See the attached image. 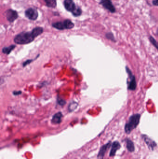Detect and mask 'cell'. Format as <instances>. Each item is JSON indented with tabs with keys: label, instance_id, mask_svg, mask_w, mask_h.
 Returning <instances> with one entry per match:
<instances>
[{
	"label": "cell",
	"instance_id": "obj_15",
	"mask_svg": "<svg viewBox=\"0 0 158 159\" xmlns=\"http://www.w3.org/2000/svg\"><path fill=\"white\" fill-rule=\"evenodd\" d=\"M45 3V5L48 8L55 9L57 5L56 0H43Z\"/></svg>",
	"mask_w": 158,
	"mask_h": 159
},
{
	"label": "cell",
	"instance_id": "obj_10",
	"mask_svg": "<svg viewBox=\"0 0 158 159\" xmlns=\"http://www.w3.org/2000/svg\"><path fill=\"white\" fill-rule=\"evenodd\" d=\"M120 147H121V145L118 141H115V142H113V143L112 145L111 150H110V154H109V156L110 157H113V156H115L116 152L118 149H120Z\"/></svg>",
	"mask_w": 158,
	"mask_h": 159
},
{
	"label": "cell",
	"instance_id": "obj_16",
	"mask_svg": "<svg viewBox=\"0 0 158 159\" xmlns=\"http://www.w3.org/2000/svg\"><path fill=\"white\" fill-rule=\"evenodd\" d=\"M15 47V45H12L8 47H3L2 49V52L5 54H9Z\"/></svg>",
	"mask_w": 158,
	"mask_h": 159
},
{
	"label": "cell",
	"instance_id": "obj_11",
	"mask_svg": "<svg viewBox=\"0 0 158 159\" xmlns=\"http://www.w3.org/2000/svg\"><path fill=\"white\" fill-rule=\"evenodd\" d=\"M143 138L144 139L147 145L148 146V147L151 149L153 150L154 147L156 146V144L154 141L152 140L151 139L148 138L147 136H143Z\"/></svg>",
	"mask_w": 158,
	"mask_h": 159
},
{
	"label": "cell",
	"instance_id": "obj_9",
	"mask_svg": "<svg viewBox=\"0 0 158 159\" xmlns=\"http://www.w3.org/2000/svg\"><path fill=\"white\" fill-rule=\"evenodd\" d=\"M63 114L60 112L56 113L52 117V123L54 124H59L62 122Z\"/></svg>",
	"mask_w": 158,
	"mask_h": 159
},
{
	"label": "cell",
	"instance_id": "obj_17",
	"mask_svg": "<svg viewBox=\"0 0 158 159\" xmlns=\"http://www.w3.org/2000/svg\"><path fill=\"white\" fill-rule=\"evenodd\" d=\"M126 142H127V148L129 151L130 152H134L135 150V146L133 141L127 139Z\"/></svg>",
	"mask_w": 158,
	"mask_h": 159
},
{
	"label": "cell",
	"instance_id": "obj_2",
	"mask_svg": "<svg viewBox=\"0 0 158 159\" xmlns=\"http://www.w3.org/2000/svg\"><path fill=\"white\" fill-rule=\"evenodd\" d=\"M140 118V115L139 114H135L131 116L125 126V132L129 134L132 131L136 129L139 123Z\"/></svg>",
	"mask_w": 158,
	"mask_h": 159
},
{
	"label": "cell",
	"instance_id": "obj_26",
	"mask_svg": "<svg viewBox=\"0 0 158 159\" xmlns=\"http://www.w3.org/2000/svg\"><path fill=\"white\" fill-rule=\"evenodd\" d=\"M156 33H157V35L158 36V28L157 29V31H156Z\"/></svg>",
	"mask_w": 158,
	"mask_h": 159
},
{
	"label": "cell",
	"instance_id": "obj_14",
	"mask_svg": "<svg viewBox=\"0 0 158 159\" xmlns=\"http://www.w3.org/2000/svg\"><path fill=\"white\" fill-rule=\"evenodd\" d=\"M63 22L66 29H71L74 27V23L70 19H66Z\"/></svg>",
	"mask_w": 158,
	"mask_h": 159
},
{
	"label": "cell",
	"instance_id": "obj_25",
	"mask_svg": "<svg viewBox=\"0 0 158 159\" xmlns=\"http://www.w3.org/2000/svg\"><path fill=\"white\" fill-rule=\"evenodd\" d=\"M152 3L154 6H158V0H153Z\"/></svg>",
	"mask_w": 158,
	"mask_h": 159
},
{
	"label": "cell",
	"instance_id": "obj_6",
	"mask_svg": "<svg viewBox=\"0 0 158 159\" xmlns=\"http://www.w3.org/2000/svg\"><path fill=\"white\" fill-rule=\"evenodd\" d=\"M126 70H127V73L129 74L130 79V81L128 84V88L129 90H135L136 88V78H135V76L133 75L132 73L131 72V71L129 69V68L127 67Z\"/></svg>",
	"mask_w": 158,
	"mask_h": 159
},
{
	"label": "cell",
	"instance_id": "obj_4",
	"mask_svg": "<svg viewBox=\"0 0 158 159\" xmlns=\"http://www.w3.org/2000/svg\"><path fill=\"white\" fill-rule=\"evenodd\" d=\"M4 15L9 22L13 23L18 18V13L16 10L12 9H8L5 11Z\"/></svg>",
	"mask_w": 158,
	"mask_h": 159
},
{
	"label": "cell",
	"instance_id": "obj_3",
	"mask_svg": "<svg viewBox=\"0 0 158 159\" xmlns=\"http://www.w3.org/2000/svg\"><path fill=\"white\" fill-rule=\"evenodd\" d=\"M25 15L29 20L35 21L38 18V11L35 8H29L26 9L25 12Z\"/></svg>",
	"mask_w": 158,
	"mask_h": 159
},
{
	"label": "cell",
	"instance_id": "obj_20",
	"mask_svg": "<svg viewBox=\"0 0 158 159\" xmlns=\"http://www.w3.org/2000/svg\"><path fill=\"white\" fill-rule=\"evenodd\" d=\"M149 41L151 43L156 47V49L158 50V43L156 41V40L152 36L149 37Z\"/></svg>",
	"mask_w": 158,
	"mask_h": 159
},
{
	"label": "cell",
	"instance_id": "obj_13",
	"mask_svg": "<svg viewBox=\"0 0 158 159\" xmlns=\"http://www.w3.org/2000/svg\"><path fill=\"white\" fill-rule=\"evenodd\" d=\"M32 32L34 34L35 37L36 38L37 37L39 36L43 33L44 29L42 27H37L34 28V29H32Z\"/></svg>",
	"mask_w": 158,
	"mask_h": 159
},
{
	"label": "cell",
	"instance_id": "obj_22",
	"mask_svg": "<svg viewBox=\"0 0 158 159\" xmlns=\"http://www.w3.org/2000/svg\"><path fill=\"white\" fill-rule=\"evenodd\" d=\"M33 60H34L32 59L28 60H26V61H24V62L23 63V66L26 67V66H27L28 65L30 64L33 61Z\"/></svg>",
	"mask_w": 158,
	"mask_h": 159
},
{
	"label": "cell",
	"instance_id": "obj_24",
	"mask_svg": "<svg viewBox=\"0 0 158 159\" xmlns=\"http://www.w3.org/2000/svg\"><path fill=\"white\" fill-rule=\"evenodd\" d=\"M22 92L21 91H15L13 92V94L14 95H20L22 94Z\"/></svg>",
	"mask_w": 158,
	"mask_h": 159
},
{
	"label": "cell",
	"instance_id": "obj_23",
	"mask_svg": "<svg viewBox=\"0 0 158 159\" xmlns=\"http://www.w3.org/2000/svg\"><path fill=\"white\" fill-rule=\"evenodd\" d=\"M58 102L59 103V105H61V106H63L66 104V101H64V100H62V99H59Z\"/></svg>",
	"mask_w": 158,
	"mask_h": 159
},
{
	"label": "cell",
	"instance_id": "obj_5",
	"mask_svg": "<svg viewBox=\"0 0 158 159\" xmlns=\"http://www.w3.org/2000/svg\"><path fill=\"white\" fill-rule=\"evenodd\" d=\"M99 4L102 5L103 7L112 13L116 12V8L112 3L111 0H101Z\"/></svg>",
	"mask_w": 158,
	"mask_h": 159
},
{
	"label": "cell",
	"instance_id": "obj_8",
	"mask_svg": "<svg viewBox=\"0 0 158 159\" xmlns=\"http://www.w3.org/2000/svg\"><path fill=\"white\" fill-rule=\"evenodd\" d=\"M110 146H111V142H110L103 146L99 150V153L97 155V158L103 159L107 150L110 147Z\"/></svg>",
	"mask_w": 158,
	"mask_h": 159
},
{
	"label": "cell",
	"instance_id": "obj_7",
	"mask_svg": "<svg viewBox=\"0 0 158 159\" xmlns=\"http://www.w3.org/2000/svg\"><path fill=\"white\" fill-rule=\"evenodd\" d=\"M63 4L65 9L71 13L73 12L77 7L73 0H64Z\"/></svg>",
	"mask_w": 158,
	"mask_h": 159
},
{
	"label": "cell",
	"instance_id": "obj_12",
	"mask_svg": "<svg viewBox=\"0 0 158 159\" xmlns=\"http://www.w3.org/2000/svg\"><path fill=\"white\" fill-rule=\"evenodd\" d=\"M52 26L53 28L59 30H63L66 29L64 22H56L52 23Z\"/></svg>",
	"mask_w": 158,
	"mask_h": 159
},
{
	"label": "cell",
	"instance_id": "obj_19",
	"mask_svg": "<svg viewBox=\"0 0 158 159\" xmlns=\"http://www.w3.org/2000/svg\"><path fill=\"white\" fill-rule=\"evenodd\" d=\"M78 104L76 102L71 103L68 106V109L70 112H72L73 111L76 109L78 107Z\"/></svg>",
	"mask_w": 158,
	"mask_h": 159
},
{
	"label": "cell",
	"instance_id": "obj_1",
	"mask_svg": "<svg viewBox=\"0 0 158 159\" xmlns=\"http://www.w3.org/2000/svg\"><path fill=\"white\" fill-rule=\"evenodd\" d=\"M35 38L32 31L30 32H22L15 36L14 41L17 44H27L33 42Z\"/></svg>",
	"mask_w": 158,
	"mask_h": 159
},
{
	"label": "cell",
	"instance_id": "obj_18",
	"mask_svg": "<svg viewBox=\"0 0 158 159\" xmlns=\"http://www.w3.org/2000/svg\"><path fill=\"white\" fill-rule=\"evenodd\" d=\"M72 14L74 17H79L80 16H81L82 14V10L79 7L77 6L76 9H75L73 12H72Z\"/></svg>",
	"mask_w": 158,
	"mask_h": 159
},
{
	"label": "cell",
	"instance_id": "obj_21",
	"mask_svg": "<svg viewBox=\"0 0 158 159\" xmlns=\"http://www.w3.org/2000/svg\"><path fill=\"white\" fill-rule=\"evenodd\" d=\"M106 37L108 39L110 40L111 41H114V42L115 41V37H114V35L112 33H107L106 35Z\"/></svg>",
	"mask_w": 158,
	"mask_h": 159
}]
</instances>
